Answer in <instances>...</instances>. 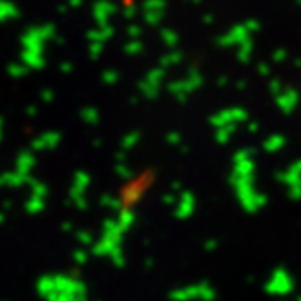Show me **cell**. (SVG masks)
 I'll list each match as a JSON object with an SVG mask.
<instances>
[{
  "label": "cell",
  "mask_w": 301,
  "mask_h": 301,
  "mask_svg": "<svg viewBox=\"0 0 301 301\" xmlns=\"http://www.w3.org/2000/svg\"><path fill=\"white\" fill-rule=\"evenodd\" d=\"M245 27H247V31H249V33H258L260 29H261V24H260L258 20L250 19V20H247V22H245Z\"/></svg>",
  "instance_id": "obj_1"
},
{
  "label": "cell",
  "mask_w": 301,
  "mask_h": 301,
  "mask_svg": "<svg viewBox=\"0 0 301 301\" xmlns=\"http://www.w3.org/2000/svg\"><path fill=\"white\" fill-rule=\"evenodd\" d=\"M287 49H285V47H280V49H276L274 51V55H272V58H274L276 62H283V60H285V58H287Z\"/></svg>",
  "instance_id": "obj_2"
},
{
  "label": "cell",
  "mask_w": 301,
  "mask_h": 301,
  "mask_svg": "<svg viewBox=\"0 0 301 301\" xmlns=\"http://www.w3.org/2000/svg\"><path fill=\"white\" fill-rule=\"evenodd\" d=\"M296 6H298V7H301V0H296Z\"/></svg>",
  "instance_id": "obj_3"
}]
</instances>
